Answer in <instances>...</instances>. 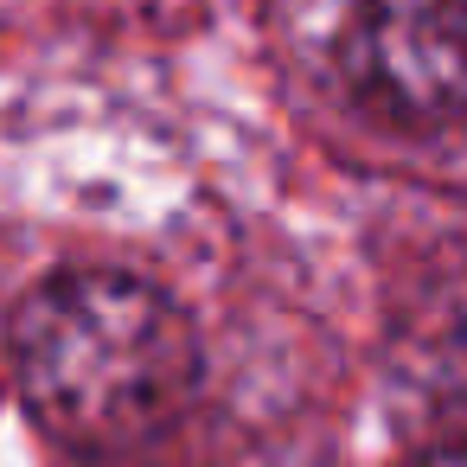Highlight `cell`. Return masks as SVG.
Wrapping results in <instances>:
<instances>
[{
	"label": "cell",
	"instance_id": "1",
	"mask_svg": "<svg viewBox=\"0 0 467 467\" xmlns=\"http://www.w3.org/2000/svg\"><path fill=\"white\" fill-rule=\"evenodd\" d=\"M7 358L33 422L84 461L154 448L205 384L192 314L129 269L46 275L14 307Z\"/></svg>",
	"mask_w": 467,
	"mask_h": 467
},
{
	"label": "cell",
	"instance_id": "2",
	"mask_svg": "<svg viewBox=\"0 0 467 467\" xmlns=\"http://www.w3.org/2000/svg\"><path fill=\"white\" fill-rule=\"evenodd\" d=\"M461 0H352L339 26V84L390 129H448L467 97Z\"/></svg>",
	"mask_w": 467,
	"mask_h": 467
},
{
	"label": "cell",
	"instance_id": "3",
	"mask_svg": "<svg viewBox=\"0 0 467 467\" xmlns=\"http://www.w3.org/2000/svg\"><path fill=\"white\" fill-rule=\"evenodd\" d=\"M410 467H461V448H448V441H441V448H429V454H416Z\"/></svg>",
	"mask_w": 467,
	"mask_h": 467
}]
</instances>
